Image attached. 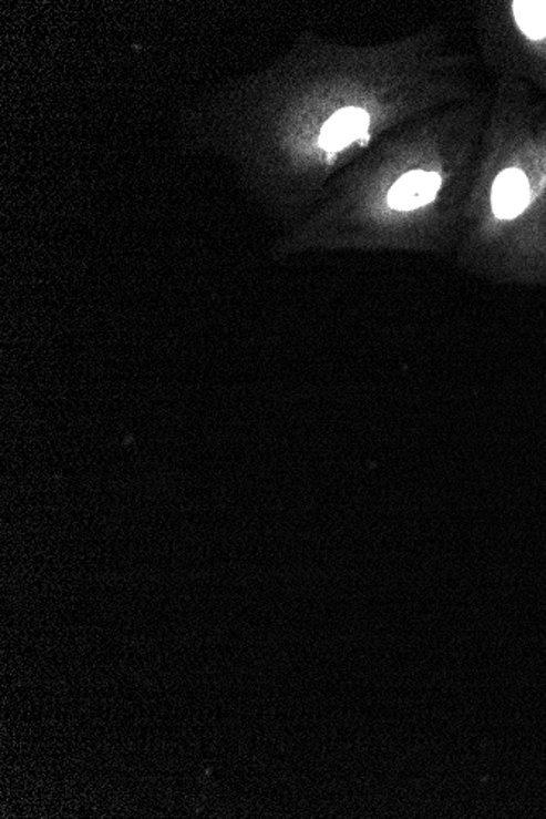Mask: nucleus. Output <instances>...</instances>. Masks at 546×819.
<instances>
[{"label": "nucleus", "mask_w": 546, "mask_h": 819, "mask_svg": "<svg viewBox=\"0 0 546 819\" xmlns=\"http://www.w3.org/2000/svg\"><path fill=\"white\" fill-rule=\"evenodd\" d=\"M441 185V175L435 172H410L393 185L388 195V203L398 212H411L434 202Z\"/></svg>", "instance_id": "nucleus-1"}, {"label": "nucleus", "mask_w": 546, "mask_h": 819, "mask_svg": "<svg viewBox=\"0 0 546 819\" xmlns=\"http://www.w3.org/2000/svg\"><path fill=\"white\" fill-rule=\"evenodd\" d=\"M367 130H369V115L363 110H339L322 129L321 146L326 151H341L365 136Z\"/></svg>", "instance_id": "nucleus-2"}, {"label": "nucleus", "mask_w": 546, "mask_h": 819, "mask_svg": "<svg viewBox=\"0 0 546 819\" xmlns=\"http://www.w3.org/2000/svg\"><path fill=\"white\" fill-rule=\"evenodd\" d=\"M528 203L527 177L518 168L504 171L494 182L493 208L497 218L511 219L521 215Z\"/></svg>", "instance_id": "nucleus-3"}, {"label": "nucleus", "mask_w": 546, "mask_h": 819, "mask_svg": "<svg viewBox=\"0 0 546 819\" xmlns=\"http://www.w3.org/2000/svg\"><path fill=\"white\" fill-rule=\"evenodd\" d=\"M514 13L522 32L532 40H542L546 37L545 2H515Z\"/></svg>", "instance_id": "nucleus-4"}]
</instances>
